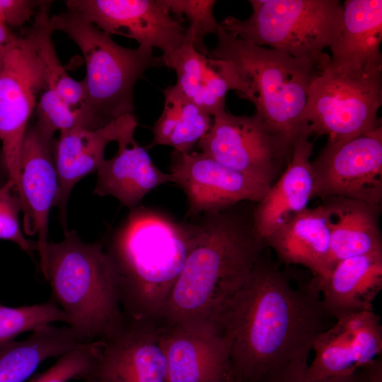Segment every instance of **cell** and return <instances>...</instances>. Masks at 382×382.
<instances>
[{
	"mask_svg": "<svg viewBox=\"0 0 382 382\" xmlns=\"http://www.w3.org/2000/svg\"><path fill=\"white\" fill-rule=\"evenodd\" d=\"M326 317L312 281L294 287L262 255L214 320L228 342L233 382H262L307 360Z\"/></svg>",
	"mask_w": 382,
	"mask_h": 382,
	"instance_id": "cell-1",
	"label": "cell"
},
{
	"mask_svg": "<svg viewBox=\"0 0 382 382\" xmlns=\"http://www.w3.org/2000/svg\"><path fill=\"white\" fill-rule=\"evenodd\" d=\"M160 322L214 320L242 286L266 247L249 216L227 209L202 214Z\"/></svg>",
	"mask_w": 382,
	"mask_h": 382,
	"instance_id": "cell-2",
	"label": "cell"
},
{
	"mask_svg": "<svg viewBox=\"0 0 382 382\" xmlns=\"http://www.w3.org/2000/svg\"><path fill=\"white\" fill-rule=\"evenodd\" d=\"M192 241V223L139 205L105 250L112 265L125 318L156 321L182 271Z\"/></svg>",
	"mask_w": 382,
	"mask_h": 382,
	"instance_id": "cell-3",
	"label": "cell"
},
{
	"mask_svg": "<svg viewBox=\"0 0 382 382\" xmlns=\"http://www.w3.org/2000/svg\"><path fill=\"white\" fill-rule=\"evenodd\" d=\"M217 44L207 56L227 62L234 91L250 101L257 115L291 146L312 134L304 118L310 86L330 58H296L285 51L265 48L235 37L219 25Z\"/></svg>",
	"mask_w": 382,
	"mask_h": 382,
	"instance_id": "cell-4",
	"label": "cell"
},
{
	"mask_svg": "<svg viewBox=\"0 0 382 382\" xmlns=\"http://www.w3.org/2000/svg\"><path fill=\"white\" fill-rule=\"evenodd\" d=\"M40 267L55 303L82 342L105 338L123 323L114 269L101 243L66 231L62 241L48 243Z\"/></svg>",
	"mask_w": 382,
	"mask_h": 382,
	"instance_id": "cell-5",
	"label": "cell"
},
{
	"mask_svg": "<svg viewBox=\"0 0 382 382\" xmlns=\"http://www.w3.org/2000/svg\"><path fill=\"white\" fill-rule=\"evenodd\" d=\"M49 25L52 33L66 34L82 52L86 112L93 129L132 113L137 81L149 68L164 66L162 57L153 54V48L122 47L73 9L50 16Z\"/></svg>",
	"mask_w": 382,
	"mask_h": 382,
	"instance_id": "cell-6",
	"label": "cell"
},
{
	"mask_svg": "<svg viewBox=\"0 0 382 382\" xmlns=\"http://www.w3.org/2000/svg\"><path fill=\"white\" fill-rule=\"evenodd\" d=\"M253 13L242 21L229 16L220 23L231 35L268 45L301 59L325 61L343 28L338 0H250Z\"/></svg>",
	"mask_w": 382,
	"mask_h": 382,
	"instance_id": "cell-7",
	"label": "cell"
},
{
	"mask_svg": "<svg viewBox=\"0 0 382 382\" xmlns=\"http://www.w3.org/2000/svg\"><path fill=\"white\" fill-rule=\"evenodd\" d=\"M52 1H42L31 26L14 35L0 71V142L8 180L19 190L22 145L30 117L46 87L42 40Z\"/></svg>",
	"mask_w": 382,
	"mask_h": 382,
	"instance_id": "cell-8",
	"label": "cell"
},
{
	"mask_svg": "<svg viewBox=\"0 0 382 382\" xmlns=\"http://www.w3.org/2000/svg\"><path fill=\"white\" fill-rule=\"evenodd\" d=\"M328 64L309 89L304 118L312 133L338 143L381 126L377 112L382 103V77H347Z\"/></svg>",
	"mask_w": 382,
	"mask_h": 382,
	"instance_id": "cell-9",
	"label": "cell"
},
{
	"mask_svg": "<svg viewBox=\"0 0 382 382\" xmlns=\"http://www.w3.org/2000/svg\"><path fill=\"white\" fill-rule=\"evenodd\" d=\"M213 117L209 129L197 143L200 151L272 186L291 161L294 146L255 114L237 116L225 110Z\"/></svg>",
	"mask_w": 382,
	"mask_h": 382,
	"instance_id": "cell-10",
	"label": "cell"
},
{
	"mask_svg": "<svg viewBox=\"0 0 382 382\" xmlns=\"http://www.w3.org/2000/svg\"><path fill=\"white\" fill-rule=\"evenodd\" d=\"M312 199L382 200V127L344 142H327L311 161Z\"/></svg>",
	"mask_w": 382,
	"mask_h": 382,
	"instance_id": "cell-11",
	"label": "cell"
},
{
	"mask_svg": "<svg viewBox=\"0 0 382 382\" xmlns=\"http://www.w3.org/2000/svg\"><path fill=\"white\" fill-rule=\"evenodd\" d=\"M170 175L186 195L189 217L229 209L242 202L258 203L269 187L191 151L170 154Z\"/></svg>",
	"mask_w": 382,
	"mask_h": 382,
	"instance_id": "cell-12",
	"label": "cell"
},
{
	"mask_svg": "<svg viewBox=\"0 0 382 382\" xmlns=\"http://www.w3.org/2000/svg\"><path fill=\"white\" fill-rule=\"evenodd\" d=\"M86 379L93 382H169L160 322L125 318L119 328L98 340L96 362Z\"/></svg>",
	"mask_w": 382,
	"mask_h": 382,
	"instance_id": "cell-13",
	"label": "cell"
},
{
	"mask_svg": "<svg viewBox=\"0 0 382 382\" xmlns=\"http://www.w3.org/2000/svg\"><path fill=\"white\" fill-rule=\"evenodd\" d=\"M79 12L103 32L158 48L168 55L185 41L187 29L174 18L161 0H69Z\"/></svg>",
	"mask_w": 382,
	"mask_h": 382,
	"instance_id": "cell-14",
	"label": "cell"
},
{
	"mask_svg": "<svg viewBox=\"0 0 382 382\" xmlns=\"http://www.w3.org/2000/svg\"><path fill=\"white\" fill-rule=\"evenodd\" d=\"M160 323L169 382H233L228 342L214 320Z\"/></svg>",
	"mask_w": 382,
	"mask_h": 382,
	"instance_id": "cell-15",
	"label": "cell"
},
{
	"mask_svg": "<svg viewBox=\"0 0 382 382\" xmlns=\"http://www.w3.org/2000/svg\"><path fill=\"white\" fill-rule=\"evenodd\" d=\"M305 378L317 381L350 374L382 352V325L374 311L342 316L315 340Z\"/></svg>",
	"mask_w": 382,
	"mask_h": 382,
	"instance_id": "cell-16",
	"label": "cell"
},
{
	"mask_svg": "<svg viewBox=\"0 0 382 382\" xmlns=\"http://www.w3.org/2000/svg\"><path fill=\"white\" fill-rule=\"evenodd\" d=\"M53 135L38 127L28 125L21 149L19 190L23 214V231L37 235V250L43 262L48 244L50 209L55 206L59 180L53 156Z\"/></svg>",
	"mask_w": 382,
	"mask_h": 382,
	"instance_id": "cell-17",
	"label": "cell"
},
{
	"mask_svg": "<svg viewBox=\"0 0 382 382\" xmlns=\"http://www.w3.org/2000/svg\"><path fill=\"white\" fill-rule=\"evenodd\" d=\"M343 28L330 47L329 68L352 78L382 77V1L347 0Z\"/></svg>",
	"mask_w": 382,
	"mask_h": 382,
	"instance_id": "cell-18",
	"label": "cell"
},
{
	"mask_svg": "<svg viewBox=\"0 0 382 382\" xmlns=\"http://www.w3.org/2000/svg\"><path fill=\"white\" fill-rule=\"evenodd\" d=\"M137 121L133 113L117 140V151L97 170L94 193L110 195L132 209L153 189L172 183L169 173L161 171L153 162L147 149L134 137Z\"/></svg>",
	"mask_w": 382,
	"mask_h": 382,
	"instance_id": "cell-19",
	"label": "cell"
},
{
	"mask_svg": "<svg viewBox=\"0 0 382 382\" xmlns=\"http://www.w3.org/2000/svg\"><path fill=\"white\" fill-rule=\"evenodd\" d=\"M132 113L125 114L105 126L88 129L75 127L60 132L53 143V156L59 180L55 206L66 224V205L74 185L86 175L97 171L105 158L111 141H117Z\"/></svg>",
	"mask_w": 382,
	"mask_h": 382,
	"instance_id": "cell-20",
	"label": "cell"
},
{
	"mask_svg": "<svg viewBox=\"0 0 382 382\" xmlns=\"http://www.w3.org/2000/svg\"><path fill=\"white\" fill-rule=\"evenodd\" d=\"M286 265L308 269L318 282L330 272V231L328 212L320 203L293 215L264 239Z\"/></svg>",
	"mask_w": 382,
	"mask_h": 382,
	"instance_id": "cell-21",
	"label": "cell"
},
{
	"mask_svg": "<svg viewBox=\"0 0 382 382\" xmlns=\"http://www.w3.org/2000/svg\"><path fill=\"white\" fill-rule=\"evenodd\" d=\"M313 283L322 294L321 303L328 317L337 320L374 311V301L382 289V253L342 260L325 279Z\"/></svg>",
	"mask_w": 382,
	"mask_h": 382,
	"instance_id": "cell-22",
	"label": "cell"
},
{
	"mask_svg": "<svg viewBox=\"0 0 382 382\" xmlns=\"http://www.w3.org/2000/svg\"><path fill=\"white\" fill-rule=\"evenodd\" d=\"M312 149L308 139L296 143L291 161L253 209V224L263 241L291 216L306 209L312 199Z\"/></svg>",
	"mask_w": 382,
	"mask_h": 382,
	"instance_id": "cell-23",
	"label": "cell"
},
{
	"mask_svg": "<svg viewBox=\"0 0 382 382\" xmlns=\"http://www.w3.org/2000/svg\"><path fill=\"white\" fill-rule=\"evenodd\" d=\"M164 66L173 69L176 86L185 96L211 116L225 110L226 96L234 89L228 63L198 52L187 33L184 43L161 56Z\"/></svg>",
	"mask_w": 382,
	"mask_h": 382,
	"instance_id": "cell-24",
	"label": "cell"
},
{
	"mask_svg": "<svg viewBox=\"0 0 382 382\" xmlns=\"http://www.w3.org/2000/svg\"><path fill=\"white\" fill-rule=\"evenodd\" d=\"M321 204L330 222V271L342 260L382 253L381 204L340 197L321 199Z\"/></svg>",
	"mask_w": 382,
	"mask_h": 382,
	"instance_id": "cell-25",
	"label": "cell"
},
{
	"mask_svg": "<svg viewBox=\"0 0 382 382\" xmlns=\"http://www.w3.org/2000/svg\"><path fill=\"white\" fill-rule=\"evenodd\" d=\"M32 332L24 340L0 347V382H25L45 360L83 343L69 327L50 324Z\"/></svg>",
	"mask_w": 382,
	"mask_h": 382,
	"instance_id": "cell-26",
	"label": "cell"
},
{
	"mask_svg": "<svg viewBox=\"0 0 382 382\" xmlns=\"http://www.w3.org/2000/svg\"><path fill=\"white\" fill-rule=\"evenodd\" d=\"M163 93V111L151 128L152 141L145 149L163 145L190 152L209 129L211 115L185 96L176 85Z\"/></svg>",
	"mask_w": 382,
	"mask_h": 382,
	"instance_id": "cell-27",
	"label": "cell"
},
{
	"mask_svg": "<svg viewBox=\"0 0 382 382\" xmlns=\"http://www.w3.org/2000/svg\"><path fill=\"white\" fill-rule=\"evenodd\" d=\"M58 321L68 323V317L53 301L18 308L0 303V347L25 332H33Z\"/></svg>",
	"mask_w": 382,
	"mask_h": 382,
	"instance_id": "cell-28",
	"label": "cell"
},
{
	"mask_svg": "<svg viewBox=\"0 0 382 382\" xmlns=\"http://www.w3.org/2000/svg\"><path fill=\"white\" fill-rule=\"evenodd\" d=\"M168 11L178 17L185 16L189 25L187 35L195 49L207 56L209 50L204 39L209 34H216L219 23L214 15L213 0H161Z\"/></svg>",
	"mask_w": 382,
	"mask_h": 382,
	"instance_id": "cell-29",
	"label": "cell"
},
{
	"mask_svg": "<svg viewBox=\"0 0 382 382\" xmlns=\"http://www.w3.org/2000/svg\"><path fill=\"white\" fill-rule=\"evenodd\" d=\"M52 33L49 26L42 40V53L47 77L45 88L54 91L71 108L83 112L92 129L86 112L83 83L72 79L61 64L52 40Z\"/></svg>",
	"mask_w": 382,
	"mask_h": 382,
	"instance_id": "cell-30",
	"label": "cell"
},
{
	"mask_svg": "<svg viewBox=\"0 0 382 382\" xmlns=\"http://www.w3.org/2000/svg\"><path fill=\"white\" fill-rule=\"evenodd\" d=\"M36 109V125L52 134L75 127L91 129L83 112L71 108L50 88L40 93Z\"/></svg>",
	"mask_w": 382,
	"mask_h": 382,
	"instance_id": "cell-31",
	"label": "cell"
},
{
	"mask_svg": "<svg viewBox=\"0 0 382 382\" xmlns=\"http://www.w3.org/2000/svg\"><path fill=\"white\" fill-rule=\"evenodd\" d=\"M97 350L98 340L81 344L61 355L52 366L35 375L28 382L84 381L94 366Z\"/></svg>",
	"mask_w": 382,
	"mask_h": 382,
	"instance_id": "cell-32",
	"label": "cell"
},
{
	"mask_svg": "<svg viewBox=\"0 0 382 382\" xmlns=\"http://www.w3.org/2000/svg\"><path fill=\"white\" fill-rule=\"evenodd\" d=\"M22 211L19 197L14 191V185L9 180L0 187V239L12 241L19 248L32 255L37 250L36 243L25 237L18 215Z\"/></svg>",
	"mask_w": 382,
	"mask_h": 382,
	"instance_id": "cell-33",
	"label": "cell"
},
{
	"mask_svg": "<svg viewBox=\"0 0 382 382\" xmlns=\"http://www.w3.org/2000/svg\"><path fill=\"white\" fill-rule=\"evenodd\" d=\"M308 366L306 359L293 362L262 382H382L381 357L350 374L317 381L306 379Z\"/></svg>",
	"mask_w": 382,
	"mask_h": 382,
	"instance_id": "cell-34",
	"label": "cell"
},
{
	"mask_svg": "<svg viewBox=\"0 0 382 382\" xmlns=\"http://www.w3.org/2000/svg\"><path fill=\"white\" fill-rule=\"evenodd\" d=\"M41 1L0 0V23L21 27L28 22Z\"/></svg>",
	"mask_w": 382,
	"mask_h": 382,
	"instance_id": "cell-35",
	"label": "cell"
},
{
	"mask_svg": "<svg viewBox=\"0 0 382 382\" xmlns=\"http://www.w3.org/2000/svg\"><path fill=\"white\" fill-rule=\"evenodd\" d=\"M14 35L15 34L9 30L8 26L0 23V71L3 66L6 47Z\"/></svg>",
	"mask_w": 382,
	"mask_h": 382,
	"instance_id": "cell-36",
	"label": "cell"
},
{
	"mask_svg": "<svg viewBox=\"0 0 382 382\" xmlns=\"http://www.w3.org/2000/svg\"><path fill=\"white\" fill-rule=\"evenodd\" d=\"M89 380V379H88ZM91 381V380H90ZM91 382H93L92 381H91Z\"/></svg>",
	"mask_w": 382,
	"mask_h": 382,
	"instance_id": "cell-37",
	"label": "cell"
}]
</instances>
